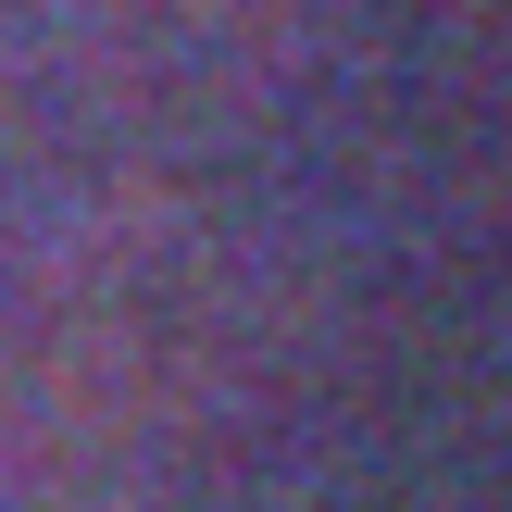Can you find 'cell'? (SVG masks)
Masks as SVG:
<instances>
[{
  "mask_svg": "<svg viewBox=\"0 0 512 512\" xmlns=\"http://www.w3.org/2000/svg\"><path fill=\"white\" fill-rule=\"evenodd\" d=\"M75 38L138 88L213 100V88L288 75L300 38H313V0H75Z\"/></svg>",
  "mask_w": 512,
  "mask_h": 512,
  "instance_id": "6da1fadb",
  "label": "cell"
}]
</instances>
